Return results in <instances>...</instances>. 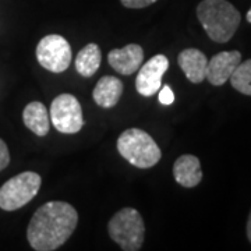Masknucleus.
I'll return each instance as SVG.
<instances>
[{"instance_id": "ddd939ff", "label": "nucleus", "mask_w": 251, "mask_h": 251, "mask_svg": "<svg viewBox=\"0 0 251 251\" xmlns=\"http://www.w3.org/2000/svg\"><path fill=\"white\" fill-rule=\"evenodd\" d=\"M122 94L123 82L113 75H105L97 82L92 91V98L100 108L110 109L116 106L117 102L122 98Z\"/></svg>"}, {"instance_id": "39448f33", "label": "nucleus", "mask_w": 251, "mask_h": 251, "mask_svg": "<svg viewBox=\"0 0 251 251\" xmlns=\"http://www.w3.org/2000/svg\"><path fill=\"white\" fill-rule=\"evenodd\" d=\"M42 179L35 172H23L7 180L0 187V208L3 211H16L32 201L41 188Z\"/></svg>"}, {"instance_id": "423d86ee", "label": "nucleus", "mask_w": 251, "mask_h": 251, "mask_svg": "<svg viewBox=\"0 0 251 251\" xmlns=\"http://www.w3.org/2000/svg\"><path fill=\"white\" fill-rule=\"evenodd\" d=\"M49 117L54 128L63 134H75L84 126L80 102L72 94H62L53 99Z\"/></svg>"}, {"instance_id": "dca6fc26", "label": "nucleus", "mask_w": 251, "mask_h": 251, "mask_svg": "<svg viewBox=\"0 0 251 251\" xmlns=\"http://www.w3.org/2000/svg\"><path fill=\"white\" fill-rule=\"evenodd\" d=\"M229 80L234 90L239 91L243 95L251 97V59L243 63L240 62Z\"/></svg>"}, {"instance_id": "aec40b11", "label": "nucleus", "mask_w": 251, "mask_h": 251, "mask_svg": "<svg viewBox=\"0 0 251 251\" xmlns=\"http://www.w3.org/2000/svg\"><path fill=\"white\" fill-rule=\"evenodd\" d=\"M246 230H247V239L251 243V211L250 215H249V219H247V227H246Z\"/></svg>"}, {"instance_id": "f8f14e48", "label": "nucleus", "mask_w": 251, "mask_h": 251, "mask_svg": "<svg viewBox=\"0 0 251 251\" xmlns=\"http://www.w3.org/2000/svg\"><path fill=\"white\" fill-rule=\"evenodd\" d=\"M177 63L188 81H191L193 84H200L205 80L208 59L201 50L196 48H188L181 50L177 56Z\"/></svg>"}, {"instance_id": "6ab92c4d", "label": "nucleus", "mask_w": 251, "mask_h": 251, "mask_svg": "<svg viewBox=\"0 0 251 251\" xmlns=\"http://www.w3.org/2000/svg\"><path fill=\"white\" fill-rule=\"evenodd\" d=\"M10 163V152L6 143L0 138V171L7 168Z\"/></svg>"}, {"instance_id": "f3484780", "label": "nucleus", "mask_w": 251, "mask_h": 251, "mask_svg": "<svg viewBox=\"0 0 251 251\" xmlns=\"http://www.w3.org/2000/svg\"><path fill=\"white\" fill-rule=\"evenodd\" d=\"M120 1L127 9H144L153 4L158 0H120Z\"/></svg>"}, {"instance_id": "9b49d317", "label": "nucleus", "mask_w": 251, "mask_h": 251, "mask_svg": "<svg viewBox=\"0 0 251 251\" xmlns=\"http://www.w3.org/2000/svg\"><path fill=\"white\" fill-rule=\"evenodd\" d=\"M173 176L181 187L193 188L202 180L200 159L194 155H181L173 163Z\"/></svg>"}, {"instance_id": "412c9836", "label": "nucleus", "mask_w": 251, "mask_h": 251, "mask_svg": "<svg viewBox=\"0 0 251 251\" xmlns=\"http://www.w3.org/2000/svg\"><path fill=\"white\" fill-rule=\"evenodd\" d=\"M247 21L251 24V9L247 11Z\"/></svg>"}, {"instance_id": "6e6552de", "label": "nucleus", "mask_w": 251, "mask_h": 251, "mask_svg": "<svg viewBox=\"0 0 251 251\" xmlns=\"http://www.w3.org/2000/svg\"><path fill=\"white\" fill-rule=\"evenodd\" d=\"M169 67V60L165 54H155L140 67L135 78V88L143 97H152L162 85V77Z\"/></svg>"}, {"instance_id": "f03ea898", "label": "nucleus", "mask_w": 251, "mask_h": 251, "mask_svg": "<svg viewBox=\"0 0 251 251\" xmlns=\"http://www.w3.org/2000/svg\"><path fill=\"white\" fill-rule=\"evenodd\" d=\"M197 17L206 35L216 44L229 42L240 25V11L227 0H202L197 7Z\"/></svg>"}, {"instance_id": "7ed1b4c3", "label": "nucleus", "mask_w": 251, "mask_h": 251, "mask_svg": "<svg viewBox=\"0 0 251 251\" xmlns=\"http://www.w3.org/2000/svg\"><path fill=\"white\" fill-rule=\"evenodd\" d=\"M117 151L133 166L148 169L161 159L159 145L151 135L140 128H128L117 138Z\"/></svg>"}, {"instance_id": "a211bd4d", "label": "nucleus", "mask_w": 251, "mask_h": 251, "mask_svg": "<svg viewBox=\"0 0 251 251\" xmlns=\"http://www.w3.org/2000/svg\"><path fill=\"white\" fill-rule=\"evenodd\" d=\"M159 102L162 105H172L175 102V94L171 90L169 85H163L162 87L161 92H159Z\"/></svg>"}, {"instance_id": "4468645a", "label": "nucleus", "mask_w": 251, "mask_h": 251, "mask_svg": "<svg viewBox=\"0 0 251 251\" xmlns=\"http://www.w3.org/2000/svg\"><path fill=\"white\" fill-rule=\"evenodd\" d=\"M23 120H24V125L27 126L34 134L44 137L49 133L50 117L48 113V109L42 102L34 100L28 103L23 112Z\"/></svg>"}, {"instance_id": "0eeeda50", "label": "nucleus", "mask_w": 251, "mask_h": 251, "mask_svg": "<svg viewBox=\"0 0 251 251\" xmlns=\"http://www.w3.org/2000/svg\"><path fill=\"white\" fill-rule=\"evenodd\" d=\"M72 48L62 35H48L36 46V59L48 72H66L72 63Z\"/></svg>"}, {"instance_id": "1a4fd4ad", "label": "nucleus", "mask_w": 251, "mask_h": 251, "mask_svg": "<svg viewBox=\"0 0 251 251\" xmlns=\"http://www.w3.org/2000/svg\"><path fill=\"white\" fill-rule=\"evenodd\" d=\"M242 62V53L239 50L219 52L211 57L206 64L205 78L212 85L221 87L232 77L236 67Z\"/></svg>"}, {"instance_id": "2eb2a0df", "label": "nucleus", "mask_w": 251, "mask_h": 251, "mask_svg": "<svg viewBox=\"0 0 251 251\" xmlns=\"http://www.w3.org/2000/svg\"><path fill=\"white\" fill-rule=\"evenodd\" d=\"M102 53L97 44H88L81 49L75 57V69L82 77H92L98 72Z\"/></svg>"}, {"instance_id": "20e7f679", "label": "nucleus", "mask_w": 251, "mask_h": 251, "mask_svg": "<svg viewBox=\"0 0 251 251\" xmlns=\"http://www.w3.org/2000/svg\"><path fill=\"white\" fill-rule=\"evenodd\" d=\"M108 232L122 250L138 251L145 239L143 216L134 208H123L109 221Z\"/></svg>"}, {"instance_id": "f257e3e1", "label": "nucleus", "mask_w": 251, "mask_h": 251, "mask_svg": "<svg viewBox=\"0 0 251 251\" xmlns=\"http://www.w3.org/2000/svg\"><path fill=\"white\" fill-rule=\"evenodd\" d=\"M78 224V212L64 201H49L36 209L27 229L29 246L36 251H53L70 239Z\"/></svg>"}, {"instance_id": "9d476101", "label": "nucleus", "mask_w": 251, "mask_h": 251, "mask_svg": "<svg viewBox=\"0 0 251 251\" xmlns=\"http://www.w3.org/2000/svg\"><path fill=\"white\" fill-rule=\"evenodd\" d=\"M143 60V48L137 44L126 45L122 49H113L108 54V62L110 67L123 75H130L137 72L141 67Z\"/></svg>"}]
</instances>
